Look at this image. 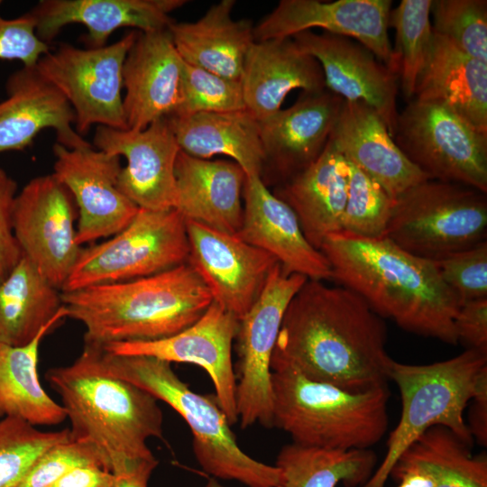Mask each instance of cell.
<instances>
[{"label":"cell","instance_id":"cell-19","mask_svg":"<svg viewBox=\"0 0 487 487\" xmlns=\"http://www.w3.org/2000/svg\"><path fill=\"white\" fill-rule=\"evenodd\" d=\"M320 64L326 87L346 101L374 109L393 136L398 117V77L358 41L329 32L304 31L292 36Z\"/></svg>","mask_w":487,"mask_h":487},{"label":"cell","instance_id":"cell-23","mask_svg":"<svg viewBox=\"0 0 487 487\" xmlns=\"http://www.w3.org/2000/svg\"><path fill=\"white\" fill-rule=\"evenodd\" d=\"M186 0H41L30 12L37 36L49 43L71 23L83 24L89 48L106 45L118 28L133 27L142 32L166 30L174 21L170 14Z\"/></svg>","mask_w":487,"mask_h":487},{"label":"cell","instance_id":"cell-40","mask_svg":"<svg viewBox=\"0 0 487 487\" xmlns=\"http://www.w3.org/2000/svg\"><path fill=\"white\" fill-rule=\"evenodd\" d=\"M246 109L240 80L221 77L184 61L181 98L171 116Z\"/></svg>","mask_w":487,"mask_h":487},{"label":"cell","instance_id":"cell-31","mask_svg":"<svg viewBox=\"0 0 487 487\" xmlns=\"http://www.w3.org/2000/svg\"><path fill=\"white\" fill-rule=\"evenodd\" d=\"M471 447L450 429L432 427L400 455L390 476L397 487H487V456L473 455Z\"/></svg>","mask_w":487,"mask_h":487},{"label":"cell","instance_id":"cell-49","mask_svg":"<svg viewBox=\"0 0 487 487\" xmlns=\"http://www.w3.org/2000/svg\"><path fill=\"white\" fill-rule=\"evenodd\" d=\"M205 487H224L223 485H221L220 483H218L217 481L214 480V479H210L207 483L206 484Z\"/></svg>","mask_w":487,"mask_h":487},{"label":"cell","instance_id":"cell-1","mask_svg":"<svg viewBox=\"0 0 487 487\" xmlns=\"http://www.w3.org/2000/svg\"><path fill=\"white\" fill-rule=\"evenodd\" d=\"M387 327L357 294L307 280L284 313L271 363L350 391L387 385Z\"/></svg>","mask_w":487,"mask_h":487},{"label":"cell","instance_id":"cell-12","mask_svg":"<svg viewBox=\"0 0 487 487\" xmlns=\"http://www.w3.org/2000/svg\"><path fill=\"white\" fill-rule=\"evenodd\" d=\"M307 280L278 263L259 298L239 319L235 400L242 428L256 422L272 427L271 355L287 307Z\"/></svg>","mask_w":487,"mask_h":487},{"label":"cell","instance_id":"cell-10","mask_svg":"<svg viewBox=\"0 0 487 487\" xmlns=\"http://www.w3.org/2000/svg\"><path fill=\"white\" fill-rule=\"evenodd\" d=\"M137 34L132 31L119 41L97 48L61 43L35 65L41 76L71 106L79 135L86 134L94 124L127 129L122 96L123 67Z\"/></svg>","mask_w":487,"mask_h":487},{"label":"cell","instance_id":"cell-41","mask_svg":"<svg viewBox=\"0 0 487 487\" xmlns=\"http://www.w3.org/2000/svg\"><path fill=\"white\" fill-rule=\"evenodd\" d=\"M461 304L487 298V241L434 262Z\"/></svg>","mask_w":487,"mask_h":487},{"label":"cell","instance_id":"cell-35","mask_svg":"<svg viewBox=\"0 0 487 487\" xmlns=\"http://www.w3.org/2000/svg\"><path fill=\"white\" fill-rule=\"evenodd\" d=\"M376 454L367 449H328L291 443L278 454L281 487H363L376 469Z\"/></svg>","mask_w":487,"mask_h":487},{"label":"cell","instance_id":"cell-32","mask_svg":"<svg viewBox=\"0 0 487 487\" xmlns=\"http://www.w3.org/2000/svg\"><path fill=\"white\" fill-rule=\"evenodd\" d=\"M166 119L182 152L205 160L225 155L232 158L246 176L262 177L265 154L260 124L247 109Z\"/></svg>","mask_w":487,"mask_h":487},{"label":"cell","instance_id":"cell-6","mask_svg":"<svg viewBox=\"0 0 487 487\" xmlns=\"http://www.w3.org/2000/svg\"><path fill=\"white\" fill-rule=\"evenodd\" d=\"M102 361L110 373L144 390L181 416L192 434L195 457L206 473L248 487L282 486L280 468L257 461L240 448L215 395L193 391L170 363L144 355H117L103 346Z\"/></svg>","mask_w":487,"mask_h":487},{"label":"cell","instance_id":"cell-33","mask_svg":"<svg viewBox=\"0 0 487 487\" xmlns=\"http://www.w3.org/2000/svg\"><path fill=\"white\" fill-rule=\"evenodd\" d=\"M66 317L61 290L23 255L0 282V345H27Z\"/></svg>","mask_w":487,"mask_h":487},{"label":"cell","instance_id":"cell-37","mask_svg":"<svg viewBox=\"0 0 487 487\" xmlns=\"http://www.w3.org/2000/svg\"><path fill=\"white\" fill-rule=\"evenodd\" d=\"M69 437V428L43 431L19 418H0V487H20L38 458Z\"/></svg>","mask_w":487,"mask_h":487},{"label":"cell","instance_id":"cell-16","mask_svg":"<svg viewBox=\"0 0 487 487\" xmlns=\"http://www.w3.org/2000/svg\"><path fill=\"white\" fill-rule=\"evenodd\" d=\"M188 263L213 301L241 319L263 290L278 261L269 253L199 223L185 220Z\"/></svg>","mask_w":487,"mask_h":487},{"label":"cell","instance_id":"cell-29","mask_svg":"<svg viewBox=\"0 0 487 487\" xmlns=\"http://www.w3.org/2000/svg\"><path fill=\"white\" fill-rule=\"evenodd\" d=\"M413 99L442 106L487 134V62L434 32L431 56Z\"/></svg>","mask_w":487,"mask_h":487},{"label":"cell","instance_id":"cell-44","mask_svg":"<svg viewBox=\"0 0 487 487\" xmlns=\"http://www.w3.org/2000/svg\"><path fill=\"white\" fill-rule=\"evenodd\" d=\"M17 183L0 167V282L23 258L14 229Z\"/></svg>","mask_w":487,"mask_h":487},{"label":"cell","instance_id":"cell-27","mask_svg":"<svg viewBox=\"0 0 487 487\" xmlns=\"http://www.w3.org/2000/svg\"><path fill=\"white\" fill-rule=\"evenodd\" d=\"M245 173L234 161L199 159L179 151L175 209L185 220L237 234L244 216Z\"/></svg>","mask_w":487,"mask_h":487},{"label":"cell","instance_id":"cell-36","mask_svg":"<svg viewBox=\"0 0 487 487\" xmlns=\"http://www.w3.org/2000/svg\"><path fill=\"white\" fill-rule=\"evenodd\" d=\"M431 5L432 0H401L390 14L389 26L395 30L390 69L398 77L408 102L414 98L433 50Z\"/></svg>","mask_w":487,"mask_h":487},{"label":"cell","instance_id":"cell-43","mask_svg":"<svg viewBox=\"0 0 487 487\" xmlns=\"http://www.w3.org/2000/svg\"><path fill=\"white\" fill-rule=\"evenodd\" d=\"M49 51V45L37 36L35 21L29 13L15 18L0 14V60H19L23 66L32 67Z\"/></svg>","mask_w":487,"mask_h":487},{"label":"cell","instance_id":"cell-4","mask_svg":"<svg viewBox=\"0 0 487 487\" xmlns=\"http://www.w3.org/2000/svg\"><path fill=\"white\" fill-rule=\"evenodd\" d=\"M68 317L85 327L84 343L154 341L199 319L213 302L207 287L186 262L151 276L61 291Z\"/></svg>","mask_w":487,"mask_h":487},{"label":"cell","instance_id":"cell-21","mask_svg":"<svg viewBox=\"0 0 487 487\" xmlns=\"http://www.w3.org/2000/svg\"><path fill=\"white\" fill-rule=\"evenodd\" d=\"M343 102L327 89L302 91L291 106L259 121L265 165L273 170L280 183L320 156Z\"/></svg>","mask_w":487,"mask_h":487},{"label":"cell","instance_id":"cell-28","mask_svg":"<svg viewBox=\"0 0 487 487\" xmlns=\"http://www.w3.org/2000/svg\"><path fill=\"white\" fill-rule=\"evenodd\" d=\"M348 179V162L329 139L312 164L274 192L292 209L306 239L317 250L328 236L342 231Z\"/></svg>","mask_w":487,"mask_h":487},{"label":"cell","instance_id":"cell-3","mask_svg":"<svg viewBox=\"0 0 487 487\" xmlns=\"http://www.w3.org/2000/svg\"><path fill=\"white\" fill-rule=\"evenodd\" d=\"M45 378L61 399L71 436L96 446L108 471L116 475L156 468L146 441L162 437L159 400L110 373L102 345L84 343L73 363L49 369Z\"/></svg>","mask_w":487,"mask_h":487},{"label":"cell","instance_id":"cell-34","mask_svg":"<svg viewBox=\"0 0 487 487\" xmlns=\"http://www.w3.org/2000/svg\"><path fill=\"white\" fill-rule=\"evenodd\" d=\"M53 329L45 328L24 345H0V418H19L34 427L55 426L67 418L38 376L41 343Z\"/></svg>","mask_w":487,"mask_h":487},{"label":"cell","instance_id":"cell-26","mask_svg":"<svg viewBox=\"0 0 487 487\" xmlns=\"http://www.w3.org/2000/svg\"><path fill=\"white\" fill-rule=\"evenodd\" d=\"M241 84L246 109L258 121L279 110L287 95L326 89L318 61L292 37L254 41L244 60Z\"/></svg>","mask_w":487,"mask_h":487},{"label":"cell","instance_id":"cell-42","mask_svg":"<svg viewBox=\"0 0 487 487\" xmlns=\"http://www.w3.org/2000/svg\"><path fill=\"white\" fill-rule=\"evenodd\" d=\"M85 465H99L107 470L96 446L71 436L46 450L30 469L20 487H49L69 472Z\"/></svg>","mask_w":487,"mask_h":487},{"label":"cell","instance_id":"cell-7","mask_svg":"<svg viewBox=\"0 0 487 487\" xmlns=\"http://www.w3.org/2000/svg\"><path fill=\"white\" fill-rule=\"evenodd\" d=\"M389 380L400 393V418L388 437L382 461L363 487H385L400 455L432 427H445L473 446L464 413L473 397L487 387V354L465 349L455 357L428 364L393 360Z\"/></svg>","mask_w":487,"mask_h":487},{"label":"cell","instance_id":"cell-11","mask_svg":"<svg viewBox=\"0 0 487 487\" xmlns=\"http://www.w3.org/2000/svg\"><path fill=\"white\" fill-rule=\"evenodd\" d=\"M392 138L430 179L487 193V134L449 109L415 99L408 102L398 115Z\"/></svg>","mask_w":487,"mask_h":487},{"label":"cell","instance_id":"cell-25","mask_svg":"<svg viewBox=\"0 0 487 487\" xmlns=\"http://www.w3.org/2000/svg\"><path fill=\"white\" fill-rule=\"evenodd\" d=\"M329 139L394 198L429 179L398 147L380 115L363 102L344 100Z\"/></svg>","mask_w":487,"mask_h":487},{"label":"cell","instance_id":"cell-15","mask_svg":"<svg viewBox=\"0 0 487 487\" xmlns=\"http://www.w3.org/2000/svg\"><path fill=\"white\" fill-rule=\"evenodd\" d=\"M239 319L216 302L186 329L154 341L117 342L102 345L117 355H144L169 363H187L203 368L216 391L215 397L231 426L238 421L236 376L232 346Z\"/></svg>","mask_w":487,"mask_h":487},{"label":"cell","instance_id":"cell-47","mask_svg":"<svg viewBox=\"0 0 487 487\" xmlns=\"http://www.w3.org/2000/svg\"><path fill=\"white\" fill-rule=\"evenodd\" d=\"M468 428L480 445H487V387L482 389L469 402Z\"/></svg>","mask_w":487,"mask_h":487},{"label":"cell","instance_id":"cell-24","mask_svg":"<svg viewBox=\"0 0 487 487\" xmlns=\"http://www.w3.org/2000/svg\"><path fill=\"white\" fill-rule=\"evenodd\" d=\"M6 98L0 102V153L23 151L43 129L55 131L57 142L67 148L90 145L73 128V110L59 90L35 66L11 74Z\"/></svg>","mask_w":487,"mask_h":487},{"label":"cell","instance_id":"cell-45","mask_svg":"<svg viewBox=\"0 0 487 487\" xmlns=\"http://www.w3.org/2000/svg\"><path fill=\"white\" fill-rule=\"evenodd\" d=\"M454 326L457 343L487 354V298L463 303Z\"/></svg>","mask_w":487,"mask_h":487},{"label":"cell","instance_id":"cell-13","mask_svg":"<svg viewBox=\"0 0 487 487\" xmlns=\"http://www.w3.org/2000/svg\"><path fill=\"white\" fill-rule=\"evenodd\" d=\"M78 217L71 193L52 173L32 179L15 198L14 229L23 255L60 290L82 250Z\"/></svg>","mask_w":487,"mask_h":487},{"label":"cell","instance_id":"cell-22","mask_svg":"<svg viewBox=\"0 0 487 487\" xmlns=\"http://www.w3.org/2000/svg\"><path fill=\"white\" fill-rule=\"evenodd\" d=\"M243 222L237 236L271 254L289 273L332 279L325 255L306 239L292 209L271 193L261 176L245 177Z\"/></svg>","mask_w":487,"mask_h":487},{"label":"cell","instance_id":"cell-20","mask_svg":"<svg viewBox=\"0 0 487 487\" xmlns=\"http://www.w3.org/2000/svg\"><path fill=\"white\" fill-rule=\"evenodd\" d=\"M183 66L168 29L138 32L123 67L127 129L142 131L174 115L181 98Z\"/></svg>","mask_w":487,"mask_h":487},{"label":"cell","instance_id":"cell-14","mask_svg":"<svg viewBox=\"0 0 487 487\" xmlns=\"http://www.w3.org/2000/svg\"><path fill=\"white\" fill-rule=\"evenodd\" d=\"M52 174L69 189L78 207L77 243H94L126 227L139 207L118 188L120 157L94 146H53Z\"/></svg>","mask_w":487,"mask_h":487},{"label":"cell","instance_id":"cell-30","mask_svg":"<svg viewBox=\"0 0 487 487\" xmlns=\"http://www.w3.org/2000/svg\"><path fill=\"white\" fill-rule=\"evenodd\" d=\"M234 5V0H221L198 20L173 22L168 30L185 62L241 81L245 57L255 41L254 26L249 19H233Z\"/></svg>","mask_w":487,"mask_h":487},{"label":"cell","instance_id":"cell-5","mask_svg":"<svg viewBox=\"0 0 487 487\" xmlns=\"http://www.w3.org/2000/svg\"><path fill=\"white\" fill-rule=\"evenodd\" d=\"M271 423L298 445L367 449L388 429L387 385L350 391L312 381L294 367L271 363Z\"/></svg>","mask_w":487,"mask_h":487},{"label":"cell","instance_id":"cell-48","mask_svg":"<svg viewBox=\"0 0 487 487\" xmlns=\"http://www.w3.org/2000/svg\"><path fill=\"white\" fill-rule=\"evenodd\" d=\"M152 471L144 469L133 473L114 474L115 477L114 487H147Z\"/></svg>","mask_w":487,"mask_h":487},{"label":"cell","instance_id":"cell-17","mask_svg":"<svg viewBox=\"0 0 487 487\" xmlns=\"http://www.w3.org/2000/svg\"><path fill=\"white\" fill-rule=\"evenodd\" d=\"M93 142L100 151L125 158L117 186L138 207H175V163L180 149L166 118L142 131L98 125Z\"/></svg>","mask_w":487,"mask_h":487},{"label":"cell","instance_id":"cell-18","mask_svg":"<svg viewBox=\"0 0 487 487\" xmlns=\"http://www.w3.org/2000/svg\"><path fill=\"white\" fill-rule=\"evenodd\" d=\"M391 0H280L254 26L255 41L321 28L356 40L389 69L392 47L388 36Z\"/></svg>","mask_w":487,"mask_h":487},{"label":"cell","instance_id":"cell-9","mask_svg":"<svg viewBox=\"0 0 487 487\" xmlns=\"http://www.w3.org/2000/svg\"><path fill=\"white\" fill-rule=\"evenodd\" d=\"M188 253L185 219L175 208L139 207L119 233L82 248L61 291L157 274L188 262Z\"/></svg>","mask_w":487,"mask_h":487},{"label":"cell","instance_id":"cell-38","mask_svg":"<svg viewBox=\"0 0 487 487\" xmlns=\"http://www.w3.org/2000/svg\"><path fill=\"white\" fill-rule=\"evenodd\" d=\"M348 162V192L341 233L366 239L385 237L395 198L355 164Z\"/></svg>","mask_w":487,"mask_h":487},{"label":"cell","instance_id":"cell-8","mask_svg":"<svg viewBox=\"0 0 487 487\" xmlns=\"http://www.w3.org/2000/svg\"><path fill=\"white\" fill-rule=\"evenodd\" d=\"M486 234V193L429 179L395 198L385 237L436 262L485 241Z\"/></svg>","mask_w":487,"mask_h":487},{"label":"cell","instance_id":"cell-46","mask_svg":"<svg viewBox=\"0 0 487 487\" xmlns=\"http://www.w3.org/2000/svg\"><path fill=\"white\" fill-rule=\"evenodd\" d=\"M115 475L99 465H85L69 472L49 487H114Z\"/></svg>","mask_w":487,"mask_h":487},{"label":"cell","instance_id":"cell-39","mask_svg":"<svg viewBox=\"0 0 487 487\" xmlns=\"http://www.w3.org/2000/svg\"><path fill=\"white\" fill-rule=\"evenodd\" d=\"M435 33L469 56L487 62V1L433 0Z\"/></svg>","mask_w":487,"mask_h":487},{"label":"cell","instance_id":"cell-2","mask_svg":"<svg viewBox=\"0 0 487 487\" xmlns=\"http://www.w3.org/2000/svg\"><path fill=\"white\" fill-rule=\"evenodd\" d=\"M319 251L332 279L358 296L381 317L402 329L457 345L454 322L461 302L433 261L416 256L387 237L344 233L328 236Z\"/></svg>","mask_w":487,"mask_h":487}]
</instances>
